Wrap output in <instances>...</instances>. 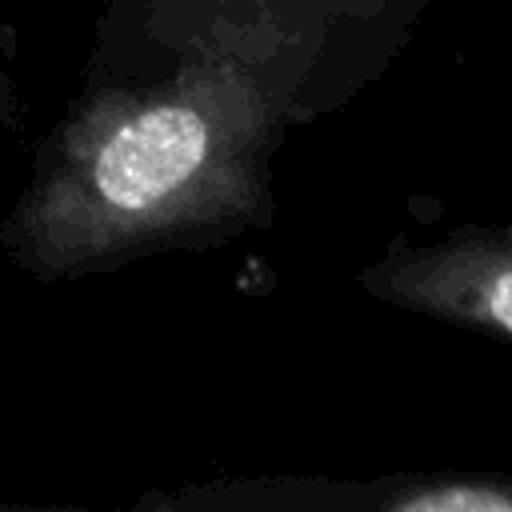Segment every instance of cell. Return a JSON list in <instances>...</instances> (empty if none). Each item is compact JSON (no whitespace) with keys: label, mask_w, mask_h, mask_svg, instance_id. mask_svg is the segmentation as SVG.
Listing matches in <instances>:
<instances>
[{"label":"cell","mask_w":512,"mask_h":512,"mask_svg":"<svg viewBox=\"0 0 512 512\" xmlns=\"http://www.w3.org/2000/svg\"><path fill=\"white\" fill-rule=\"evenodd\" d=\"M432 0H108L96 28L252 72L292 128L352 104L416 36Z\"/></svg>","instance_id":"2"},{"label":"cell","mask_w":512,"mask_h":512,"mask_svg":"<svg viewBox=\"0 0 512 512\" xmlns=\"http://www.w3.org/2000/svg\"><path fill=\"white\" fill-rule=\"evenodd\" d=\"M156 512H512V472L440 468L384 476H240L148 492Z\"/></svg>","instance_id":"3"},{"label":"cell","mask_w":512,"mask_h":512,"mask_svg":"<svg viewBox=\"0 0 512 512\" xmlns=\"http://www.w3.org/2000/svg\"><path fill=\"white\" fill-rule=\"evenodd\" d=\"M388 308L512 340V224H460L436 240L396 236L356 272Z\"/></svg>","instance_id":"4"},{"label":"cell","mask_w":512,"mask_h":512,"mask_svg":"<svg viewBox=\"0 0 512 512\" xmlns=\"http://www.w3.org/2000/svg\"><path fill=\"white\" fill-rule=\"evenodd\" d=\"M20 116H24L20 84H16V76L8 72V64L0 60V136H4V132H12V128L20 124Z\"/></svg>","instance_id":"5"},{"label":"cell","mask_w":512,"mask_h":512,"mask_svg":"<svg viewBox=\"0 0 512 512\" xmlns=\"http://www.w3.org/2000/svg\"><path fill=\"white\" fill-rule=\"evenodd\" d=\"M288 132L240 64L96 28L84 80L0 220V252L64 284L260 232Z\"/></svg>","instance_id":"1"}]
</instances>
